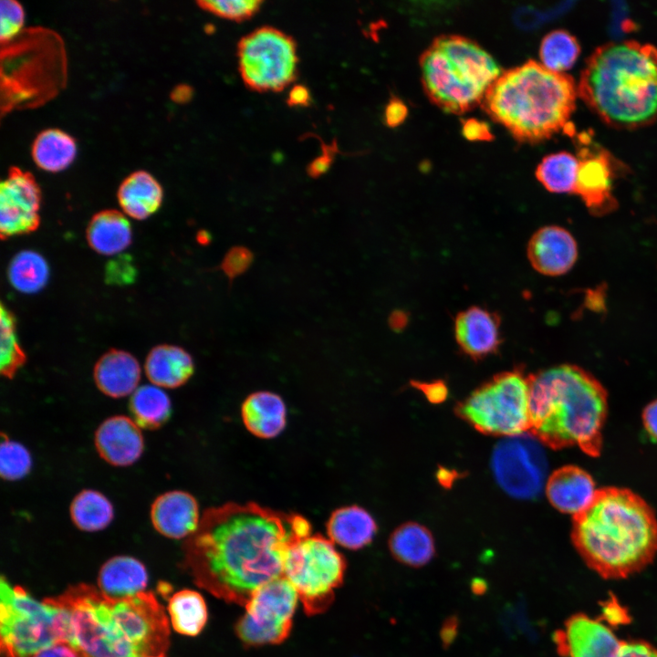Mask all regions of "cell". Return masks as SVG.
I'll return each instance as SVG.
<instances>
[{"label": "cell", "instance_id": "cell-1", "mask_svg": "<svg viewBox=\"0 0 657 657\" xmlns=\"http://www.w3.org/2000/svg\"><path fill=\"white\" fill-rule=\"evenodd\" d=\"M310 534L311 524L300 514L227 503L203 512L183 544V562L199 587L245 606L260 587L284 577L290 548Z\"/></svg>", "mask_w": 657, "mask_h": 657}, {"label": "cell", "instance_id": "cell-2", "mask_svg": "<svg viewBox=\"0 0 657 657\" xmlns=\"http://www.w3.org/2000/svg\"><path fill=\"white\" fill-rule=\"evenodd\" d=\"M51 600L68 615V643L80 657H159L169 646V623L151 592L111 598L87 584Z\"/></svg>", "mask_w": 657, "mask_h": 657}, {"label": "cell", "instance_id": "cell-3", "mask_svg": "<svg viewBox=\"0 0 657 657\" xmlns=\"http://www.w3.org/2000/svg\"><path fill=\"white\" fill-rule=\"evenodd\" d=\"M571 541L587 566L604 579L628 578L657 554V517L627 488L597 489L589 505L573 516Z\"/></svg>", "mask_w": 657, "mask_h": 657}, {"label": "cell", "instance_id": "cell-4", "mask_svg": "<svg viewBox=\"0 0 657 657\" xmlns=\"http://www.w3.org/2000/svg\"><path fill=\"white\" fill-rule=\"evenodd\" d=\"M528 384L529 433L554 450L577 446L589 456H599L608 412L603 385L572 364L530 374Z\"/></svg>", "mask_w": 657, "mask_h": 657}, {"label": "cell", "instance_id": "cell-5", "mask_svg": "<svg viewBox=\"0 0 657 657\" xmlns=\"http://www.w3.org/2000/svg\"><path fill=\"white\" fill-rule=\"evenodd\" d=\"M577 88L605 123L648 125L657 119V48L635 40L604 44L587 60Z\"/></svg>", "mask_w": 657, "mask_h": 657}, {"label": "cell", "instance_id": "cell-6", "mask_svg": "<svg viewBox=\"0 0 657 657\" xmlns=\"http://www.w3.org/2000/svg\"><path fill=\"white\" fill-rule=\"evenodd\" d=\"M578 88L573 78L527 60L501 73L481 105L520 142H539L568 125Z\"/></svg>", "mask_w": 657, "mask_h": 657}, {"label": "cell", "instance_id": "cell-7", "mask_svg": "<svg viewBox=\"0 0 657 657\" xmlns=\"http://www.w3.org/2000/svg\"><path fill=\"white\" fill-rule=\"evenodd\" d=\"M423 89L445 112L462 114L482 103L501 75L495 58L475 41L459 35L435 37L420 57Z\"/></svg>", "mask_w": 657, "mask_h": 657}, {"label": "cell", "instance_id": "cell-8", "mask_svg": "<svg viewBox=\"0 0 657 657\" xmlns=\"http://www.w3.org/2000/svg\"><path fill=\"white\" fill-rule=\"evenodd\" d=\"M0 641L5 657H32L68 642V615L51 598L38 601L3 576L0 582Z\"/></svg>", "mask_w": 657, "mask_h": 657}, {"label": "cell", "instance_id": "cell-9", "mask_svg": "<svg viewBox=\"0 0 657 657\" xmlns=\"http://www.w3.org/2000/svg\"><path fill=\"white\" fill-rule=\"evenodd\" d=\"M455 412L484 434L512 437L529 432L528 376L518 370L498 373L460 402Z\"/></svg>", "mask_w": 657, "mask_h": 657}, {"label": "cell", "instance_id": "cell-10", "mask_svg": "<svg viewBox=\"0 0 657 657\" xmlns=\"http://www.w3.org/2000/svg\"><path fill=\"white\" fill-rule=\"evenodd\" d=\"M345 570V558L334 543L320 534H310L290 548L283 576L295 588L306 613L314 615L331 604Z\"/></svg>", "mask_w": 657, "mask_h": 657}, {"label": "cell", "instance_id": "cell-11", "mask_svg": "<svg viewBox=\"0 0 657 657\" xmlns=\"http://www.w3.org/2000/svg\"><path fill=\"white\" fill-rule=\"evenodd\" d=\"M237 54L242 79L255 90H280L296 78V43L277 28L262 26L250 32L238 44Z\"/></svg>", "mask_w": 657, "mask_h": 657}, {"label": "cell", "instance_id": "cell-12", "mask_svg": "<svg viewBox=\"0 0 657 657\" xmlns=\"http://www.w3.org/2000/svg\"><path fill=\"white\" fill-rule=\"evenodd\" d=\"M297 600L295 588L285 577L260 587L235 624L237 636L248 646L284 641L291 631Z\"/></svg>", "mask_w": 657, "mask_h": 657}, {"label": "cell", "instance_id": "cell-13", "mask_svg": "<svg viewBox=\"0 0 657 657\" xmlns=\"http://www.w3.org/2000/svg\"><path fill=\"white\" fill-rule=\"evenodd\" d=\"M532 434L506 437L495 447L491 466L500 487L509 495L532 499L543 488L547 458Z\"/></svg>", "mask_w": 657, "mask_h": 657}, {"label": "cell", "instance_id": "cell-14", "mask_svg": "<svg viewBox=\"0 0 657 657\" xmlns=\"http://www.w3.org/2000/svg\"><path fill=\"white\" fill-rule=\"evenodd\" d=\"M41 191L34 176L11 167L0 185V235L3 240L30 234L40 225Z\"/></svg>", "mask_w": 657, "mask_h": 657}, {"label": "cell", "instance_id": "cell-15", "mask_svg": "<svg viewBox=\"0 0 657 657\" xmlns=\"http://www.w3.org/2000/svg\"><path fill=\"white\" fill-rule=\"evenodd\" d=\"M554 641L562 657H617L622 643L602 620L584 613L571 615Z\"/></svg>", "mask_w": 657, "mask_h": 657}, {"label": "cell", "instance_id": "cell-16", "mask_svg": "<svg viewBox=\"0 0 657 657\" xmlns=\"http://www.w3.org/2000/svg\"><path fill=\"white\" fill-rule=\"evenodd\" d=\"M579 169L575 192L589 211L597 216L617 206L613 196V162L600 148L582 147L578 154Z\"/></svg>", "mask_w": 657, "mask_h": 657}, {"label": "cell", "instance_id": "cell-17", "mask_svg": "<svg viewBox=\"0 0 657 657\" xmlns=\"http://www.w3.org/2000/svg\"><path fill=\"white\" fill-rule=\"evenodd\" d=\"M527 258L538 273L558 276L568 272L578 258V245L573 235L558 225L537 229L527 246Z\"/></svg>", "mask_w": 657, "mask_h": 657}, {"label": "cell", "instance_id": "cell-18", "mask_svg": "<svg viewBox=\"0 0 657 657\" xmlns=\"http://www.w3.org/2000/svg\"><path fill=\"white\" fill-rule=\"evenodd\" d=\"M500 323L496 313L478 306L459 312L454 332L460 350L474 360L496 353L502 343Z\"/></svg>", "mask_w": 657, "mask_h": 657}, {"label": "cell", "instance_id": "cell-19", "mask_svg": "<svg viewBox=\"0 0 657 657\" xmlns=\"http://www.w3.org/2000/svg\"><path fill=\"white\" fill-rule=\"evenodd\" d=\"M141 428L125 415H114L104 420L94 436L99 455L108 464L124 467L137 462L144 450Z\"/></svg>", "mask_w": 657, "mask_h": 657}, {"label": "cell", "instance_id": "cell-20", "mask_svg": "<svg viewBox=\"0 0 657 657\" xmlns=\"http://www.w3.org/2000/svg\"><path fill=\"white\" fill-rule=\"evenodd\" d=\"M150 518L161 535L172 539L188 538L200 524L199 505L188 492L167 491L152 502Z\"/></svg>", "mask_w": 657, "mask_h": 657}, {"label": "cell", "instance_id": "cell-21", "mask_svg": "<svg viewBox=\"0 0 657 657\" xmlns=\"http://www.w3.org/2000/svg\"><path fill=\"white\" fill-rule=\"evenodd\" d=\"M596 491L592 476L576 465L558 468L546 485L549 503L559 512L573 516L589 505Z\"/></svg>", "mask_w": 657, "mask_h": 657}, {"label": "cell", "instance_id": "cell-22", "mask_svg": "<svg viewBox=\"0 0 657 657\" xmlns=\"http://www.w3.org/2000/svg\"><path fill=\"white\" fill-rule=\"evenodd\" d=\"M141 366L130 352L110 349L96 362L94 381L105 395L118 399L131 395L141 380Z\"/></svg>", "mask_w": 657, "mask_h": 657}, {"label": "cell", "instance_id": "cell-23", "mask_svg": "<svg viewBox=\"0 0 657 657\" xmlns=\"http://www.w3.org/2000/svg\"><path fill=\"white\" fill-rule=\"evenodd\" d=\"M144 370L151 384L175 389L185 384L194 371L192 356L175 345H157L148 353Z\"/></svg>", "mask_w": 657, "mask_h": 657}, {"label": "cell", "instance_id": "cell-24", "mask_svg": "<svg viewBox=\"0 0 657 657\" xmlns=\"http://www.w3.org/2000/svg\"><path fill=\"white\" fill-rule=\"evenodd\" d=\"M242 421L255 436L264 439L276 437L287 423V409L282 398L270 391H256L244 401Z\"/></svg>", "mask_w": 657, "mask_h": 657}, {"label": "cell", "instance_id": "cell-25", "mask_svg": "<svg viewBox=\"0 0 657 657\" xmlns=\"http://www.w3.org/2000/svg\"><path fill=\"white\" fill-rule=\"evenodd\" d=\"M117 197L125 214L136 220H144L162 205L163 190L150 172L140 170L122 181Z\"/></svg>", "mask_w": 657, "mask_h": 657}, {"label": "cell", "instance_id": "cell-26", "mask_svg": "<svg viewBox=\"0 0 657 657\" xmlns=\"http://www.w3.org/2000/svg\"><path fill=\"white\" fill-rule=\"evenodd\" d=\"M328 537L349 549H360L369 545L377 532L371 515L358 506L335 510L327 522Z\"/></svg>", "mask_w": 657, "mask_h": 657}, {"label": "cell", "instance_id": "cell-27", "mask_svg": "<svg viewBox=\"0 0 657 657\" xmlns=\"http://www.w3.org/2000/svg\"><path fill=\"white\" fill-rule=\"evenodd\" d=\"M147 583L146 568L130 556L112 557L102 565L98 576L99 590L116 599L143 592Z\"/></svg>", "mask_w": 657, "mask_h": 657}, {"label": "cell", "instance_id": "cell-28", "mask_svg": "<svg viewBox=\"0 0 657 657\" xmlns=\"http://www.w3.org/2000/svg\"><path fill=\"white\" fill-rule=\"evenodd\" d=\"M86 237L89 245L98 254L114 256L131 243L132 231L127 217L117 210H103L90 219Z\"/></svg>", "mask_w": 657, "mask_h": 657}, {"label": "cell", "instance_id": "cell-29", "mask_svg": "<svg viewBox=\"0 0 657 657\" xmlns=\"http://www.w3.org/2000/svg\"><path fill=\"white\" fill-rule=\"evenodd\" d=\"M388 545L397 561L412 568L426 565L435 554L431 531L416 522H406L398 527L391 535Z\"/></svg>", "mask_w": 657, "mask_h": 657}, {"label": "cell", "instance_id": "cell-30", "mask_svg": "<svg viewBox=\"0 0 657 657\" xmlns=\"http://www.w3.org/2000/svg\"><path fill=\"white\" fill-rule=\"evenodd\" d=\"M35 163L47 172L65 170L74 161L77 153L75 140L58 129H47L37 134L32 144Z\"/></svg>", "mask_w": 657, "mask_h": 657}, {"label": "cell", "instance_id": "cell-31", "mask_svg": "<svg viewBox=\"0 0 657 657\" xmlns=\"http://www.w3.org/2000/svg\"><path fill=\"white\" fill-rule=\"evenodd\" d=\"M131 419L140 428L156 430L164 425L172 413L168 394L153 384L139 386L129 403Z\"/></svg>", "mask_w": 657, "mask_h": 657}, {"label": "cell", "instance_id": "cell-32", "mask_svg": "<svg viewBox=\"0 0 657 657\" xmlns=\"http://www.w3.org/2000/svg\"><path fill=\"white\" fill-rule=\"evenodd\" d=\"M69 515L73 524L85 532H97L106 528L113 520L111 502L102 493L84 489L75 495Z\"/></svg>", "mask_w": 657, "mask_h": 657}, {"label": "cell", "instance_id": "cell-33", "mask_svg": "<svg viewBox=\"0 0 657 657\" xmlns=\"http://www.w3.org/2000/svg\"><path fill=\"white\" fill-rule=\"evenodd\" d=\"M168 611L173 630L187 636L198 635L208 617L203 596L192 589H182L171 596Z\"/></svg>", "mask_w": 657, "mask_h": 657}, {"label": "cell", "instance_id": "cell-34", "mask_svg": "<svg viewBox=\"0 0 657 657\" xmlns=\"http://www.w3.org/2000/svg\"><path fill=\"white\" fill-rule=\"evenodd\" d=\"M578 169L577 156L559 151L542 159L536 169V177L551 193H574Z\"/></svg>", "mask_w": 657, "mask_h": 657}, {"label": "cell", "instance_id": "cell-35", "mask_svg": "<svg viewBox=\"0 0 657 657\" xmlns=\"http://www.w3.org/2000/svg\"><path fill=\"white\" fill-rule=\"evenodd\" d=\"M7 276L9 282L17 291L36 293L47 285L49 267L46 259L37 252L23 250L10 261Z\"/></svg>", "mask_w": 657, "mask_h": 657}, {"label": "cell", "instance_id": "cell-36", "mask_svg": "<svg viewBox=\"0 0 657 657\" xmlns=\"http://www.w3.org/2000/svg\"><path fill=\"white\" fill-rule=\"evenodd\" d=\"M580 53L577 38L566 30L547 34L540 43V63L548 69L564 73L576 63Z\"/></svg>", "mask_w": 657, "mask_h": 657}, {"label": "cell", "instance_id": "cell-37", "mask_svg": "<svg viewBox=\"0 0 657 657\" xmlns=\"http://www.w3.org/2000/svg\"><path fill=\"white\" fill-rule=\"evenodd\" d=\"M1 361L2 376L12 379L26 361V355L16 335V321L14 314L1 305Z\"/></svg>", "mask_w": 657, "mask_h": 657}, {"label": "cell", "instance_id": "cell-38", "mask_svg": "<svg viewBox=\"0 0 657 657\" xmlns=\"http://www.w3.org/2000/svg\"><path fill=\"white\" fill-rule=\"evenodd\" d=\"M32 467L29 451L7 436L0 446V474L6 481H17L27 475Z\"/></svg>", "mask_w": 657, "mask_h": 657}, {"label": "cell", "instance_id": "cell-39", "mask_svg": "<svg viewBox=\"0 0 657 657\" xmlns=\"http://www.w3.org/2000/svg\"><path fill=\"white\" fill-rule=\"evenodd\" d=\"M198 4L202 8L218 16L240 21L256 13L262 2L259 0H203Z\"/></svg>", "mask_w": 657, "mask_h": 657}, {"label": "cell", "instance_id": "cell-40", "mask_svg": "<svg viewBox=\"0 0 657 657\" xmlns=\"http://www.w3.org/2000/svg\"><path fill=\"white\" fill-rule=\"evenodd\" d=\"M0 39L2 44H5L20 34L25 13L22 5L17 1L2 0L0 2Z\"/></svg>", "mask_w": 657, "mask_h": 657}, {"label": "cell", "instance_id": "cell-41", "mask_svg": "<svg viewBox=\"0 0 657 657\" xmlns=\"http://www.w3.org/2000/svg\"><path fill=\"white\" fill-rule=\"evenodd\" d=\"M104 276L110 285H130L136 279L137 269L130 256L120 255L108 262Z\"/></svg>", "mask_w": 657, "mask_h": 657}, {"label": "cell", "instance_id": "cell-42", "mask_svg": "<svg viewBox=\"0 0 657 657\" xmlns=\"http://www.w3.org/2000/svg\"><path fill=\"white\" fill-rule=\"evenodd\" d=\"M253 261L254 255L251 250L237 245L229 249L225 254L221 262L220 269L231 282L247 271Z\"/></svg>", "mask_w": 657, "mask_h": 657}, {"label": "cell", "instance_id": "cell-43", "mask_svg": "<svg viewBox=\"0 0 657 657\" xmlns=\"http://www.w3.org/2000/svg\"><path fill=\"white\" fill-rule=\"evenodd\" d=\"M555 12H541L534 7L523 6L514 13V21L521 28H533L539 25L545 18L554 15Z\"/></svg>", "mask_w": 657, "mask_h": 657}, {"label": "cell", "instance_id": "cell-44", "mask_svg": "<svg viewBox=\"0 0 657 657\" xmlns=\"http://www.w3.org/2000/svg\"><path fill=\"white\" fill-rule=\"evenodd\" d=\"M462 133L468 141H489L494 139L487 123L476 119H468L463 122Z\"/></svg>", "mask_w": 657, "mask_h": 657}, {"label": "cell", "instance_id": "cell-45", "mask_svg": "<svg viewBox=\"0 0 657 657\" xmlns=\"http://www.w3.org/2000/svg\"><path fill=\"white\" fill-rule=\"evenodd\" d=\"M617 657H657V648L644 641H622Z\"/></svg>", "mask_w": 657, "mask_h": 657}, {"label": "cell", "instance_id": "cell-46", "mask_svg": "<svg viewBox=\"0 0 657 657\" xmlns=\"http://www.w3.org/2000/svg\"><path fill=\"white\" fill-rule=\"evenodd\" d=\"M407 115L408 109L401 99L392 98L389 100L384 110V120L388 126H399L404 121Z\"/></svg>", "mask_w": 657, "mask_h": 657}, {"label": "cell", "instance_id": "cell-47", "mask_svg": "<svg viewBox=\"0 0 657 657\" xmlns=\"http://www.w3.org/2000/svg\"><path fill=\"white\" fill-rule=\"evenodd\" d=\"M602 615L604 620L611 625L627 623L629 620L627 611L615 600L605 602Z\"/></svg>", "mask_w": 657, "mask_h": 657}, {"label": "cell", "instance_id": "cell-48", "mask_svg": "<svg viewBox=\"0 0 657 657\" xmlns=\"http://www.w3.org/2000/svg\"><path fill=\"white\" fill-rule=\"evenodd\" d=\"M459 619L456 615L447 617L440 629V640L443 648H448L456 639L459 632Z\"/></svg>", "mask_w": 657, "mask_h": 657}, {"label": "cell", "instance_id": "cell-49", "mask_svg": "<svg viewBox=\"0 0 657 657\" xmlns=\"http://www.w3.org/2000/svg\"><path fill=\"white\" fill-rule=\"evenodd\" d=\"M32 657H80L76 649L67 641L43 649Z\"/></svg>", "mask_w": 657, "mask_h": 657}, {"label": "cell", "instance_id": "cell-50", "mask_svg": "<svg viewBox=\"0 0 657 657\" xmlns=\"http://www.w3.org/2000/svg\"><path fill=\"white\" fill-rule=\"evenodd\" d=\"M642 423L649 435L657 441V399L644 408Z\"/></svg>", "mask_w": 657, "mask_h": 657}, {"label": "cell", "instance_id": "cell-51", "mask_svg": "<svg viewBox=\"0 0 657 657\" xmlns=\"http://www.w3.org/2000/svg\"><path fill=\"white\" fill-rule=\"evenodd\" d=\"M415 385L427 396L431 402H439L447 395V389L443 382L434 381L429 383H415Z\"/></svg>", "mask_w": 657, "mask_h": 657}, {"label": "cell", "instance_id": "cell-52", "mask_svg": "<svg viewBox=\"0 0 657 657\" xmlns=\"http://www.w3.org/2000/svg\"><path fill=\"white\" fill-rule=\"evenodd\" d=\"M309 101L310 92L306 86L297 84L290 88L287 94L288 104L295 107H303L307 106Z\"/></svg>", "mask_w": 657, "mask_h": 657}, {"label": "cell", "instance_id": "cell-53", "mask_svg": "<svg viewBox=\"0 0 657 657\" xmlns=\"http://www.w3.org/2000/svg\"><path fill=\"white\" fill-rule=\"evenodd\" d=\"M332 162V157L330 152H324L319 155L308 166V172L310 175L316 177L325 173Z\"/></svg>", "mask_w": 657, "mask_h": 657}, {"label": "cell", "instance_id": "cell-54", "mask_svg": "<svg viewBox=\"0 0 657 657\" xmlns=\"http://www.w3.org/2000/svg\"><path fill=\"white\" fill-rule=\"evenodd\" d=\"M471 589L475 595H482L486 591L487 584L482 579H474L471 582Z\"/></svg>", "mask_w": 657, "mask_h": 657}, {"label": "cell", "instance_id": "cell-55", "mask_svg": "<svg viewBox=\"0 0 657 657\" xmlns=\"http://www.w3.org/2000/svg\"><path fill=\"white\" fill-rule=\"evenodd\" d=\"M209 240H210V236L206 232L198 234V242L205 245L207 242H209Z\"/></svg>", "mask_w": 657, "mask_h": 657}, {"label": "cell", "instance_id": "cell-56", "mask_svg": "<svg viewBox=\"0 0 657 657\" xmlns=\"http://www.w3.org/2000/svg\"><path fill=\"white\" fill-rule=\"evenodd\" d=\"M159 657H165V655H163V656H159Z\"/></svg>", "mask_w": 657, "mask_h": 657}]
</instances>
